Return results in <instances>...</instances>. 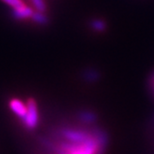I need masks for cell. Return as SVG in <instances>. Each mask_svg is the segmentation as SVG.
<instances>
[{
  "label": "cell",
  "instance_id": "obj_1",
  "mask_svg": "<svg viewBox=\"0 0 154 154\" xmlns=\"http://www.w3.org/2000/svg\"><path fill=\"white\" fill-rule=\"evenodd\" d=\"M38 109L37 104L34 100H29L27 102V113L25 117L23 119V125L29 128L32 129L35 128L38 124Z\"/></svg>",
  "mask_w": 154,
  "mask_h": 154
},
{
  "label": "cell",
  "instance_id": "obj_2",
  "mask_svg": "<svg viewBox=\"0 0 154 154\" xmlns=\"http://www.w3.org/2000/svg\"><path fill=\"white\" fill-rule=\"evenodd\" d=\"M9 107L11 109V111L21 120L25 117V115L27 113V104L25 105L20 100L14 98V100H12L9 102Z\"/></svg>",
  "mask_w": 154,
  "mask_h": 154
},
{
  "label": "cell",
  "instance_id": "obj_3",
  "mask_svg": "<svg viewBox=\"0 0 154 154\" xmlns=\"http://www.w3.org/2000/svg\"><path fill=\"white\" fill-rule=\"evenodd\" d=\"M32 13H34V11H32V9L31 8L23 5L21 7L13 8L12 17L14 19H17V20H23V19H27V18L32 17Z\"/></svg>",
  "mask_w": 154,
  "mask_h": 154
},
{
  "label": "cell",
  "instance_id": "obj_4",
  "mask_svg": "<svg viewBox=\"0 0 154 154\" xmlns=\"http://www.w3.org/2000/svg\"><path fill=\"white\" fill-rule=\"evenodd\" d=\"M32 19V20L35 21V23H38V24H41V25H45L48 23V17L44 14V12H40V11H37V12H34L31 17Z\"/></svg>",
  "mask_w": 154,
  "mask_h": 154
},
{
  "label": "cell",
  "instance_id": "obj_5",
  "mask_svg": "<svg viewBox=\"0 0 154 154\" xmlns=\"http://www.w3.org/2000/svg\"><path fill=\"white\" fill-rule=\"evenodd\" d=\"M91 27L93 30H95L97 32H103L106 29V23L102 20L96 19L91 21Z\"/></svg>",
  "mask_w": 154,
  "mask_h": 154
},
{
  "label": "cell",
  "instance_id": "obj_6",
  "mask_svg": "<svg viewBox=\"0 0 154 154\" xmlns=\"http://www.w3.org/2000/svg\"><path fill=\"white\" fill-rule=\"evenodd\" d=\"M32 3L34 4V6L37 9V11H40V12L46 11L47 7H46V4L43 0H32Z\"/></svg>",
  "mask_w": 154,
  "mask_h": 154
},
{
  "label": "cell",
  "instance_id": "obj_7",
  "mask_svg": "<svg viewBox=\"0 0 154 154\" xmlns=\"http://www.w3.org/2000/svg\"><path fill=\"white\" fill-rule=\"evenodd\" d=\"M2 1L5 2L6 4L9 5V6H11L13 8L23 6V3L21 0H2Z\"/></svg>",
  "mask_w": 154,
  "mask_h": 154
}]
</instances>
